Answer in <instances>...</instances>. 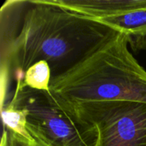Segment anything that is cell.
Wrapping results in <instances>:
<instances>
[{
	"label": "cell",
	"instance_id": "1",
	"mask_svg": "<svg viewBox=\"0 0 146 146\" xmlns=\"http://www.w3.org/2000/svg\"><path fill=\"white\" fill-rule=\"evenodd\" d=\"M121 33L50 0H8L1 7L2 95L44 61L51 79L68 72Z\"/></svg>",
	"mask_w": 146,
	"mask_h": 146
},
{
	"label": "cell",
	"instance_id": "2",
	"mask_svg": "<svg viewBox=\"0 0 146 146\" xmlns=\"http://www.w3.org/2000/svg\"><path fill=\"white\" fill-rule=\"evenodd\" d=\"M121 33L79 64L51 79L50 90L76 103L134 101L146 103V71L128 50Z\"/></svg>",
	"mask_w": 146,
	"mask_h": 146
},
{
	"label": "cell",
	"instance_id": "3",
	"mask_svg": "<svg viewBox=\"0 0 146 146\" xmlns=\"http://www.w3.org/2000/svg\"><path fill=\"white\" fill-rule=\"evenodd\" d=\"M5 106L22 111L31 136L45 145L98 146V128L50 90L38 91L16 84Z\"/></svg>",
	"mask_w": 146,
	"mask_h": 146
},
{
	"label": "cell",
	"instance_id": "4",
	"mask_svg": "<svg viewBox=\"0 0 146 146\" xmlns=\"http://www.w3.org/2000/svg\"><path fill=\"white\" fill-rule=\"evenodd\" d=\"M69 104L80 118L98 128V146H146V103L104 101Z\"/></svg>",
	"mask_w": 146,
	"mask_h": 146
},
{
	"label": "cell",
	"instance_id": "5",
	"mask_svg": "<svg viewBox=\"0 0 146 146\" xmlns=\"http://www.w3.org/2000/svg\"><path fill=\"white\" fill-rule=\"evenodd\" d=\"M54 4L98 20L146 8V0H50Z\"/></svg>",
	"mask_w": 146,
	"mask_h": 146
},
{
	"label": "cell",
	"instance_id": "6",
	"mask_svg": "<svg viewBox=\"0 0 146 146\" xmlns=\"http://www.w3.org/2000/svg\"><path fill=\"white\" fill-rule=\"evenodd\" d=\"M97 21L127 34L130 38V43L133 39H144L146 38V8Z\"/></svg>",
	"mask_w": 146,
	"mask_h": 146
},
{
	"label": "cell",
	"instance_id": "7",
	"mask_svg": "<svg viewBox=\"0 0 146 146\" xmlns=\"http://www.w3.org/2000/svg\"><path fill=\"white\" fill-rule=\"evenodd\" d=\"M51 78V70L49 64L41 61L31 66L26 71L23 80L16 82V84L38 91H50Z\"/></svg>",
	"mask_w": 146,
	"mask_h": 146
},
{
	"label": "cell",
	"instance_id": "8",
	"mask_svg": "<svg viewBox=\"0 0 146 146\" xmlns=\"http://www.w3.org/2000/svg\"><path fill=\"white\" fill-rule=\"evenodd\" d=\"M1 115L4 129L10 130L28 140H34L27 131L26 115L22 111L4 106L1 108Z\"/></svg>",
	"mask_w": 146,
	"mask_h": 146
},
{
	"label": "cell",
	"instance_id": "9",
	"mask_svg": "<svg viewBox=\"0 0 146 146\" xmlns=\"http://www.w3.org/2000/svg\"><path fill=\"white\" fill-rule=\"evenodd\" d=\"M1 146H47L40 141L34 139L33 141L20 136L10 130L4 129L3 131Z\"/></svg>",
	"mask_w": 146,
	"mask_h": 146
}]
</instances>
